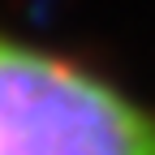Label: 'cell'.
<instances>
[{
    "label": "cell",
    "instance_id": "6da1fadb",
    "mask_svg": "<svg viewBox=\"0 0 155 155\" xmlns=\"http://www.w3.org/2000/svg\"><path fill=\"white\" fill-rule=\"evenodd\" d=\"M0 155H155V112L108 78L0 30Z\"/></svg>",
    "mask_w": 155,
    "mask_h": 155
}]
</instances>
